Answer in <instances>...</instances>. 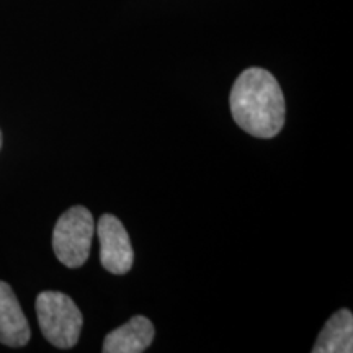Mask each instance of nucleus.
<instances>
[{
    "instance_id": "4",
    "label": "nucleus",
    "mask_w": 353,
    "mask_h": 353,
    "mask_svg": "<svg viewBox=\"0 0 353 353\" xmlns=\"http://www.w3.org/2000/svg\"><path fill=\"white\" fill-rule=\"evenodd\" d=\"M100 241V262L113 275H126L134 262L130 234L117 216L103 214L95 226Z\"/></svg>"
},
{
    "instance_id": "3",
    "label": "nucleus",
    "mask_w": 353,
    "mask_h": 353,
    "mask_svg": "<svg viewBox=\"0 0 353 353\" xmlns=\"http://www.w3.org/2000/svg\"><path fill=\"white\" fill-rule=\"evenodd\" d=\"M95 221L85 206H72L57 219L52 232V249L57 260L69 268H79L88 260Z\"/></svg>"
},
{
    "instance_id": "7",
    "label": "nucleus",
    "mask_w": 353,
    "mask_h": 353,
    "mask_svg": "<svg viewBox=\"0 0 353 353\" xmlns=\"http://www.w3.org/2000/svg\"><path fill=\"white\" fill-rule=\"evenodd\" d=\"M353 352V316L348 309H341L325 322L312 353H352Z\"/></svg>"
},
{
    "instance_id": "5",
    "label": "nucleus",
    "mask_w": 353,
    "mask_h": 353,
    "mask_svg": "<svg viewBox=\"0 0 353 353\" xmlns=\"http://www.w3.org/2000/svg\"><path fill=\"white\" fill-rule=\"evenodd\" d=\"M30 337L28 321L12 286L0 281V342L7 347H25Z\"/></svg>"
},
{
    "instance_id": "8",
    "label": "nucleus",
    "mask_w": 353,
    "mask_h": 353,
    "mask_svg": "<svg viewBox=\"0 0 353 353\" xmlns=\"http://www.w3.org/2000/svg\"><path fill=\"white\" fill-rule=\"evenodd\" d=\"M0 148H2V131H0Z\"/></svg>"
},
{
    "instance_id": "1",
    "label": "nucleus",
    "mask_w": 353,
    "mask_h": 353,
    "mask_svg": "<svg viewBox=\"0 0 353 353\" xmlns=\"http://www.w3.org/2000/svg\"><path fill=\"white\" fill-rule=\"evenodd\" d=\"M229 105L234 121L255 138L270 139L283 130L285 97L273 74L249 68L234 82Z\"/></svg>"
},
{
    "instance_id": "6",
    "label": "nucleus",
    "mask_w": 353,
    "mask_h": 353,
    "mask_svg": "<svg viewBox=\"0 0 353 353\" xmlns=\"http://www.w3.org/2000/svg\"><path fill=\"white\" fill-rule=\"evenodd\" d=\"M154 335L152 322L144 316H134L105 337L101 350L103 353H141L151 347Z\"/></svg>"
},
{
    "instance_id": "2",
    "label": "nucleus",
    "mask_w": 353,
    "mask_h": 353,
    "mask_svg": "<svg viewBox=\"0 0 353 353\" xmlns=\"http://www.w3.org/2000/svg\"><path fill=\"white\" fill-rule=\"evenodd\" d=\"M39 329L48 342L57 348H72L81 337L83 317L68 294L43 291L37 298Z\"/></svg>"
}]
</instances>
